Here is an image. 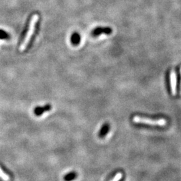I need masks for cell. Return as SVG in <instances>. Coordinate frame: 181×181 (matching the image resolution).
Listing matches in <instances>:
<instances>
[{
  "mask_svg": "<svg viewBox=\"0 0 181 181\" xmlns=\"http://www.w3.org/2000/svg\"><path fill=\"white\" fill-rule=\"evenodd\" d=\"M38 19H39V16H38V15H37V14L34 15L32 16V18L30 22L29 28H28L26 35L24 41H23L22 44H21V46H20V50L21 52L24 51L26 50V48H27L28 44H29L32 36L34 32V30H35L36 23L38 22Z\"/></svg>",
  "mask_w": 181,
  "mask_h": 181,
  "instance_id": "obj_1",
  "label": "cell"
},
{
  "mask_svg": "<svg viewBox=\"0 0 181 181\" xmlns=\"http://www.w3.org/2000/svg\"><path fill=\"white\" fill-rule=\"evenodd\" d=\"M133 122L136 123H143V124H149L150 125H165L166 121L164 119H152L146 117L136 116L133 117Z\"/></svg>",
  "mask_w": 181,
  "mask_h": 181,
  "instance_id": "obj_2",
  "label": "cell"
},
{
  "mask_svg": "<svg viewBox=\"0 0 181 181\" xmlns=\"http://www.w3.org/2000/svg\"><path fill=\"white\" fill-rule=\"evenodd\" d=\"M52 110V105L50 104H47L42 107H36L34 110V113L37 116H40L45 113V112L49 111Z\"/></svg>",
  "mask_w": 181,
  "mask_h": 181,
  "instance_id": "obj_3",
  "label": "cell"
},
{
  "mask_svg": "<svg viewBox=\"0 0 181 181\" xmlns=\"http://www.w3.org/2000/svg\"><path fill=\"white\" fill-rule=\"evenodd\" d=\"M170 85L172 93L173 95L176 94V76L174 70L170 73Z\"/></svg>",
  "mask_w": 181,
  "mask_h": 181,
  "instance_id": "obj_4",
  "label": "cell"
},
{
  "mask_svg": "<svg viewBox=\"0 0 181 181\" xmlns=\"http://www.w3.org/2000/svg\"><path fill=\"white\" fill-rule=\"evenodd\" d=\"M112 32V30L110 28H97L92 32V35L97 36L101 34H110Z\"/></svg>",
  "mask_w": 181,
  "mask_h": 181,
  "instance_id": "obj_5",
  "label": "cell"
},
{
  "mask_svg": "<svg viewBox=\"0 0 181 181\" xmlns=\"http://www.w3.org/2000/svg\"><path fill=\"white\" fill-rule=\"evenodd\" d=\"M71 42L74 45H78L80 41V36L77 32H74L71 36Z\"/></svg>",
  "mask_w": 181,
  "mask_h": 181,
  "instance_id": "obj_6",
  "label": "cell"
},
{
  "mask_svg": "<svg viewBox=\"0 0 181 181\" xmlns=\"http://www.w3.org/2000/svg\"><path fill=\"white\" fill-rule=\"evenodd\" d=\"M109 130H110V125H109L107 123H105L104 125L103 126V128L99 132V137H104L107 133L108 132Z\"/></svg>",
  "mask_w": 181,
  "mask_h": 181,
  "instance_id": "obj_7",
  "label": "cell"
},
{
  "mask_svg": "<svg viewBox=\"0 0 181 181\" xmlns=\"http://www.w3.org/2000/svg\"><path fill=\"white\" fill-rule=\"evenodd\" d=\"M75 177H76V174L74 173V172H71V173L66 175V176L64 177V179L65 181H71L75 179Z\"/></svg>",
  "mask_w": 181,
  "mask_h": 181,
  "instance_id": "obj_8",
  "label": "cell"
},
{
  "mask_svg": "<svg viewBox=\"0 0 181 181\" xmlns=\"http://www.w3.org/2000/svg\"><path fill=\"white\" fill-rule=\"evenodd\" d=\"M9 38H10L9 34H8L6 32L0 30V39L5 40V39H8Z\"/></svg>",
  "mask_w": 181,
  "mask_h": 181,
  "instance_id": "obj_9",
  "label": "cell"
},
{
  "mask_svg": "<svg viewBox=\"0 0 181 181\" xmlns=\"http://www.w3.org/2000/svg\"><path fill=\"white\" fill-rule=\"evenodd\" d=\"M0 178H2V180L4 181H9L10 180V176L8 175L5 174L4 172L3 171L1 168H0Z\"/></svg>",
  "mask_w": 181,
  "mask_h": 181,
  "instance_id": "obj_10",
  "label": "cell"
},
{
  "mask_svg": "<svg viewBox=\"0 0 181 181\" xmlns=\"http://www.w3.org/2000/svg\"><path fill=\"white\" fill-rule=\"evenodd\" d=\"M122 174L121 173V172H118V173L115 176L113 179L111 181H119L121 179H122Z\"/></svg>",
  "mask_w": 181,
  "mask_h": 181,
  "instance_id": "obj_11",
  "label": "cell"
},
{
  "mask_svg": "<svg viewBox=\"0 0 181 181\" xmlns=\"http://www.w3.org/2000/svg\"><path fill=\"white\" fill-rule=\"evenodd\" d=\"M179 95H181V68H180V90H179Z\"/></svg>",
  "mask_w": 181,
  "mask_h": 181,
  "instance_id": "obj_12",
  "label": "cell"
}]
</instances>
